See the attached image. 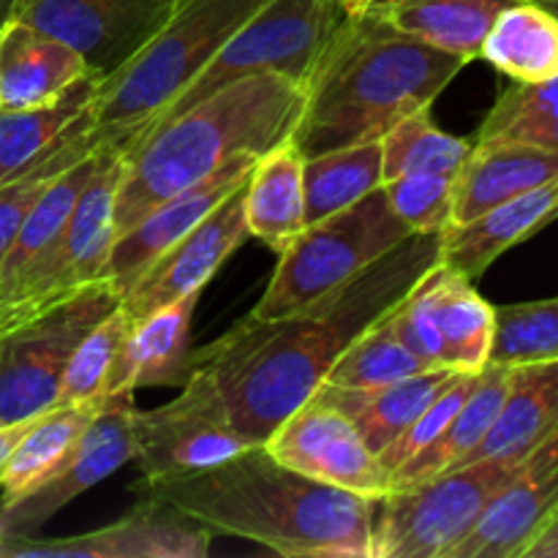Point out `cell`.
<instances>
[{
	"mask_svg": "<svg viewBox=\"0 0 558 558\" xmlns=\"http://www.w3.org/2000/svg\"><path fill=\"white\" fill-rule=\"evenodd\" d=\"M199 294H189L150 311L131 330L114 360L107 396L136 392L142 387H183L191 374V327Z\"/></svg>",
	"mask_w": 558,
	"mask_h": 558,
	"instance_id": "d6986e66",
	"label": "cell"
},
{
	"mask_svg": "<svg viewBox=\"0 0 558 558\" xmlns=\"http://www.w3.org/2000/svg\"><path fill=\"white\" fill-rule=\"evenodd\" d=\"M381 183V142H363L305 158V227L354 205Z\"/></svg>",
	"mask_w": 558,
	"mask_h": 558,
	"instance_id": "4dcf8cb0",
	"label": "cell"
},
{
	"mask_svg": "<svg viewBox=\"0 0 558 558\" xmlns=\"http://www.w3.org/2000/svg\"><path fill=\"white\" fill-rule=\"evenodd\" d=\"M396 216L414 234L441 232L452 221L456 178L447 174H401L381 183Z\"/></svg>",
	"mask_w": 558,
	"mask_h": 558,
	"instance_id": "74e56055",
	"label": "cell"
},
{
	"mask_svg": "<svg viewBox=\"0 0 558 558\" xmlns=\"http://www.w3.org/2000/svg\"><path fill=\"white\" fill-rule=\"evenodd\" d=\"M11 9H14V0H0V31L11 20Z\"/></svg>",
	"mask_w": 558,
	"mask_h": 558,
	"instance_id": "b9f144b4",
	"label": "cell"
},
{
	"mask_svg": "<svg viewBox=\"0 0 558 558\" xmlns=\"http://www.w3.org/2000/svg\"><path fill=\"white\" fill-rule=\"evenodd\" d=\"M104 140H107V136L98 129L85 131V134L65 142V145L60 147V150H54L52 156L41 158V161L33 163L31 169L16 174L14 180L0 185V265H3L5 254H9L16 234H20L22 221H25V216L31 213V207L36 205L38 196L44 194V189H47L63 169H69L71 163H76L80 158H85L87 153L96 150Z\"/></svg>",
	"mask_w": 558,
	"mask_h": 558,
	"instance_id": "8d00e7d4",
	"label": "cell"
},
{
	"mask_svg": "<svg viewBox=\"0 0 558 558\" xmlns=\"http://www.w3.org/2000/svg\"><path fill=\"white\" fill-rule=\"evenodd\" d=\"M480 60L521 85L558 76V16L537 0L507 5L485 36Z\"/></svg>",
	"mask_w": 558,
	"mask_h": 558,
	"instance_id": "f546056e",
	"label": "cell"
},
{
	"mask_svg": "<svg viewBox=\"0 0 558 558\" xmlns=\"http://www.w3.org/2000/svg\"><path fill=\"white\" fill-rule=\"evenodd\" d=\"M256 158L259 156H240L223 163L218 172L207 174L191 189L158 202L129 232L114 240L107 278L118 289L120 298L145 276V270L158 256L167 254L180 238H185L202 218L210 216L229 194H234L248 180Z\"/></svg>",
	"mask_w": 558,
	"mask_h": 558,
	"instance_id": "e0dca14e",
	"label": "cell"
},
{
	"mask_svg": "<svg viewBox=\"0 0 558 558\" xmlns=\"http://www.w3.org/2000/svg\"><path fill=\"white\" fill-rule=\"evenodd\" d=\"M430 303L441 341V365L458 374H480L490 363L496 308L474 289V281L436 262L428 270Z\"/></svg>",
	"mask_w": 558,
	"mask_h": 558,
	"instance_id": "d4e9b609",
	"label": "cell"
},
{
	"mask_svg": "<svg viewBox=\"0 0 558 558\" xmlns=\"http://www.w3.org/2000/svg\"><path fill=\"white\" fill-rule=\"evenodd\" d=\"M480 374H483V371H480ZM480 374H458L456 379L430 401V407L425 409V412L420 414V417L414 420V423L409 425L385 452H381V463H385L390 472H396V469L403 466L409 458H414L417 452H423L425 447L434 445V441L445 434L447 425L452 423V417H456L458 409L463 407L469 392L474 390Z\"/></svg>",
	"mask_w": 558,
	"mask_h": 558,
	"instance_id": "f35d334b",
	"label": "cell"
},
{
	"mask_svg": "<svg viewBox=\"0 0 558 558\" xmlns=\"http://www.w3.org/2000/svg\"><path fill=\"white\" fill-rule=\"evenodd\" d=\"M267 0H178L156 36L98 85L96 129L134 142Z\"/></svg>",
	"mask_w": 558,
	"mask_h": 558,
	"instance_id": "5b68a950",
	"label": "cell"
},
{
	"mask_svg": "<svg viewBox=\"0 0 558 558\" xmlns=\"http://www.w3.org/2000/svg\"><path fill=\"white\" fill-rule=\"evenodd\" d=\"M104 401L107 398L54 407L33 420L0 472V510L27 499L65 466Z\"/></svg>",
	"mask_w": 558,
	"mask_h": 558,
	"instance_id": "484cf974",
	"label": "cell"
},
{
	"mask_svg": "<svg viewBox=\"0 0 558 558\" xmlns=\"http://www.w3.org/2000/svg\"><path fill=\"white\" fill-rule=\"evenodd\" d=\"M537 3H543L545 9H548V11H554V14L558 16V0H537Z\"/></svg>",
	"mask_w": 558,
	"mask_h": 558,
	"instance_id": "7bdbcfd3",
	"label": "cell"
},
{
	"mask_svg": "<svg viewBox=\"0 0 558 558\" xmlns=\"http://www.w3.org/2000/svg\"><path fill=\"white\" fill-rule=\"evenodd\" d=\"M474 140H507L558 150V76L537 85L512 82L490 107Z\"/></svg>",
	"mask_w": 558,
	"mask_h": 558,
	"instance_id": "836d02e7",
	"label": "cell"
},
{
	"mask_svg": "<svg viewBox=\"0 0 558 558\" xmlns=\"http://www.w3.org/2000/svg\"><path fill=\"white\" fill-rule=\"evenodd\" d=\"M376 20L463 58L480 60L485 36L496 16L515 0H360Z\"/></svg>",
	"mask_w": 558,
	"mask_h": 558,
	"instance_id": "cb8c5ba5",
	"label": "cell"
},
{
	"mask_svg": "<svg viewBox=\"0 0 558 558\" xmlns=\"http://www.w3.org/2000/svg\"><path fill=\"white\" fill-rule=\"evenodd\" d=\"M213 532L172 507L142 496L109 526L65 539H0V558H205Z\"/></svg>",
	"mask_w": 558,
	"mask_h": 558,
	"instance_id": "5bb4252c",
	"label": "cell"
},
{
	"mask_svg": "<svg viewBox=\"0 0 558 558\" xmlns=\"http://www.w3.org/2000/svg\"><path fill=\"white\" fill-rule=\"evenodd\" d=\"M510 371L512 365H488L480 374L477 385L469 392V398L458 409L445 434L392 472L396 490L428 483V480L472 461V456L480 450V445H483L488 430L494 428L496 417H499L507 387H510Z\"/></svg>",
	"mask_w": 558,
	"mask_h": 558,
	"instance_id": "f1b7e54d",
	"label": "cell"
},
{
	"mask_svg": "<svg viewBox=\"0 0 558 558\" xmlns=\"http://www.w3.org/2000/svg\"><path fill=\"white\" fill-rule=\"evenodd\" d=\"M303 107V82L278 71H256L210 93L178 118L142 131L123 150L114 199L118 238L158 202L191 189L223 163L262 156L292 140Z\"/></svg>",
	"mask_w": 558,
	"mask_h": 558,
	"instance_id": "277c9868",
	"label": "cell"
},
{
	"mask_svg": "<svg viewBox=\"0 0 558 558\" xmlns=\"http://www.w3.org/2000/svg\"><path fill=\"white\" fill-rule=\"evenodd\" d=\"M305 156L294 140L262 153L243 185V213L251 238L281 254L305 229Z\"/></svg>",
	"mask_w": 558,
	"mask_h": 558,
	"instance_id": "603a6c76",
	"label": "cell"
},
{
	"mask_svg": "<svg viewBox=\"0 0 558 558\" xmlns=\"http://www.w3.org/2000/svg\"><path fill=\"white\" fill-rule=\"evenodd\" d=\"M456 376L458 371L430 368L425 374L409 376L392 385L365 387V390L322 385L316 396L341 409L360 430V436L368 441L371 450L381 456Z\"/></svg>",
	"mask_w": 558,
	"mask_h": 558,
	"instance_id": "4316f807",
	"label": "cell"
},
{
	"mask_svg": "<svg viewBox=\"0 0 558 558\" xmlns=\"http://www.w3.org/2000/svg\"><path fill=\"white\" fill-rule=\"evenodd\" d=\"M523 558H558V510L539 529V534L532 539V545H529Z\"/></svg>",
	"mask_w": 558,
	"mask_h": 558,
	"instance_id": "ab89813d",
	"label": "cell"
},
{
	"mask_svg": "<svg viewBox=\"0 0 558 558\" xmlns=\"http://www.w3.org/2000/svg\"><path fill=\"white\" fill-rule=\"evenodd\" d=\"M90 74L85 58L60 38L16 20L0 31V109L41 107Z\"/></svg>",
	"mask_w": 558,
	"mask_h": 558,
	"instance_id": "44dd1931",
	"label": "cell"
},
{
	"mask_svg": "<svg viewBox=\"0 0 558 558\" xmlns=\"http://www.w3.org/2000/svg\"><path fill=\"white\" fill-rule=\"evenodd\" d=\"M243 185L229 194L210 216L202 218L167 254L158 256L145 276L120 298L131 322H140L150 311L163 308L180 298L202 294L223 262L251 238L243 213Z\"/></svg>",
	"mask_w": 558,
	"mask_h": 558,
	"instance_id": "9a60e30c",
	"label": "cell"
},
{
	"mask_svg": "<svg viewBox=\"0 0 558 558\" xmlns=\"http://www.w3.org/2000/svg\"><path fill=\"white\" fill-rule=\"evenodd\" d=\"M129 461H136V401L134 392H118L107 396L65 466L27 499L0 510V539L33 537L65 505L112 477Z\"/></svg>",
	"mask_w": 558,
	"mask_h": 558,
	"instance_id": "4fadbf2b",
	"label": "cell"
},
{
	"mask_svg": "<svg viewBox=\"0 0 558 558\" xmlns=\"http://www.w3.org/2000/svg\"><path fill=\"white\" fill-rule=\"evenodd\" d=\"M174 5L178 0H14L11 20L74 47L104 82L156 36Z\"/></svg>",
	"mask_w": 558,
	"mask_h": 558,
	"instance_id": "7c38bea8",
	"label": "cell"
},
{
	"mask_svg": "<svg viewBox=\"0 0 558 558\" xmlns=\"http://www.w3.org/2000/svg\"><path fill=\"white\" fill-rule=\"evenodd\" d=\"M558 510V428L521 461L450 558H523Z\"/></svg>",
	"mask_w": 558,
	"mask_h": 558,
	"instance_id": "2e32d148",
	"label": "cell"
},
{
	"mask_svg": "<svg viewBox=\"0 0 558 558\" xmlns=\"http://www.w3.org/2000/svg\"><path fill=\"white\" fill-rule=\"evenodd\" d=\"M472 145L474 140L441 131L430 118V109H420L381 136L385 180L420 172L458 178Z\"/></svg>",
	"mask_w": 558,
	"mask_h": 558,
	"instance_id": "d6a6232c",
	"label": "cell"
},
{
	"mask_svg": "<svg viewBox=\"0 0 558 558\" xmlns=\"http://www.w3.org/2000/svg\"><path fill=\"white\" fill-rule=\"evenodd\" d=\"M251 445L232 425L210 381L191 368L178 398L136 409V461L142 483L191 477L245 452Z\"/></svg>",
	"mask_w": 558,
	"mask_h": 558,
	"instance_id": "30bf717a",
	"label": "cell"
},
{
	"mask_svg": "<svg viewBox=\"0 0 558 558\" xmlns=\"http://www.w3.org/2000/svg\"><path fill=\"white\" fill-rule=\"evenodd\" d=\"M466 60L392 31L360 0L305 82L292 140L305 158L381 142L401 120L434 107Z\"/></svg>",
	"mask_w": 558,
	"mask_h": 558,
	"instance_id": "3957f363",
	"label": "cell"
},
{
	"mask_svg": "<svg viewBox=\"0 0 558 558\" xmlns=\"http://www.w3.org/2000/svg\"><path fill=\"white\" fill-rule=\"evenodd\" d=\"M558 428V357L512 365L510 387L494 428L472 461L526 458ZM469 461V463H472Z\"/></svg>",
	"mask_w": 558,
	"mask_h": 558,
	"instance_id": "83f0119b",
	"label": "cell"
},
{
	"mask_svg": "<svg viewBox=\"0 0 558 558\" xmlns=\"http://www.w3.org/2000/svg\"><path fill=\"white\" fill-rule=\"evenodd\" d=\"M556 218L558 180L510 202H501L469 221L445 227L439 234V256L447 267L466 276L469 281H477L501 254L534 238Z\"/></svg>",
	"mask_w": 558,
	"mask_h": 558,
	"instance_id": "ac0fdd59",
	"label": "cell"
},
{
	"mask_svg": "<svg viewBox=\"0 0 558 558\" xmlns=\"http://www.w3.org/2000/svg\"><path fill=\"white\" fill-rule=\"evenodd\" d=\"M554 180H558V150L526 142L474 140L456 178L450 223L469 221Z\"/></svg>",
	"mask_w": 558,
	"mask_h": 558,
	"instance_id": "ffe728a7",
	"label": "cell"
},
{
	"mask_svg": "<svg viewBox=\"0 0 558 558\" xmlns=\"http://www.w3.org/2000/svg\"><path fill=\"white\" fill-rule=\"evenodd\" d=\"M412 234L379 185L354 205L308 223L292 245L278 254L270 283L248 316L276 319L305 308L352 281L360 270L374 265Z\"/></svg>",
	"mask_w": 558,
	"mask_h": 558,
	"instance_id": "8992f818",
	"label": "cell"
},
{
	"mask_svg": "<svg viewBox=\"0 0 558 558\" xmlns=\"http://www.w3.org/2000/svg\"><path fill=\"white\" fill-rule=\"evenodd\" d=\"M265 447L276 461L287 463L294 472L349 490L360 499L381 501L396 494L390 469L371 450L352 420L319 396L289 414L267 436Z\"/></svg>",
	"mask_w": 558,
	"mask_h": 558,
	"instance_id": "8fae6325",
	"label": "cell"
},
{
	"mask_svg": "<svg viewBox=\"0 0 558 558\" xmlns=\"http://www.w3.org/2000/svg\"><path fill=\"white\" fill-rule=\"evenodd\" d=\"M98 85L90 74L41 107L0 109V185L96 129Z\"/></svg>",
	"mask_w": 558,
	"mask_h": 558,
	"instance_id": "7402d4cb",
	"label": "cell"
},
{
	"mask_svg": "<svg viewBox=\"0 0 558 558\" xmlns=\"http://www.w3.org/2000/svg\"><path fill=\"white\" fill-rule=\"evenodd\" d=\"M118 305V289L104 278L0 341V425L33 420L58 407L71 352Z\"/></svg>",
	"mask_w": 558,
	"mask_h": 558,
	"instance_id": "9c48e42d",
	"label": "cell"
},
{
	"mask_svg": "<svg viewBox=\"0 0 558 558\" xmlns=\"http://www.w3.org/2000/svg\"><path fill=\"white\" fill-rule=\"evenodd\" d=\"M523 458H480L374 505L371 558H450Z\"/></svg>",
	"mask_w": 558,
	"mask_h": 558,
	"instance_id": "52a82bcc",
	"label": "cell"
},
{
	"mask_svg": "<svg viewBox=\"0 0 558 558\" xmlns=\"http://www.w3.org/2000/svg\"><path fill=\"white\" fill-rule=\"evenodd\" d=\"M349 11L352 0H267L150 125L178 118L210 93L256 71H278L305 85Z\"/></svg>",
	"mask_w": 558,
	"mask_h": 558,
	"instance_id": "ba28073f",
	"label": "cell"
},
{
	"mask_svg": "<svg viewBox=\"0 0 558 558\" xmlns=\"http://www.w3.org/2000/svg\"><path fill=\"white\" fill-rule=\"evenodd\" d=\"M129 330V314L123 311V305H118L85 332V338L76 343L65 363L58 407L107 398V381L112 376L114 360H118Z\"/></svg>",
	"mask_w": 558,
	"mask_h": 558,
	"instance_id": "e575fe53",
	"label": "cell"
},
{
	"mask_svg": "<svg viewBox=\"0 0 558 558\" xmlns=\"http://www.w3.org/2000/svg\"><path fill=\"white\" fill-rule=\"evenodd\" d=\"M36 420V417H33ZM33 420H22V423H11V425H0V472H3L5 461H9V456L14 452L16 441L25 436V430L31 428Z\"/></svg>",
	"mask_w": 558,
	"mask_h": 558,
	"instance_id": "60d3db41",
	"label": "cell"
},
{
	"mask_svg": "<svg viewBox=\"0 0 558 558\" xmlns=\"http://www.w3.org/2000/svg\"><path fill=\"white\" fill-rule=\"evenodd\" d=\"M213 534L245 539L287 558H371L374 505L316 483L276 461L265 445L191 474L140 483Z\"/></svg>",
	"mask_w": 558,
	"mask_h": 558,
	"instance_id": "7a4b0ae2",
	"label": "cell"
},
{
	"mask_svg": "<svg viewBox=\"0 0 558 558\" xmlns=\"http://www.w3.org/2000/svg\"><path fill=\"white\" fill-rule=\"evenodd\" d=\"M439 234H412L305 308L276 319L245 316L210 347L191 352V368L210 381L251 445H265L289 414L305 407L349 343L417 287L441 259Z\"/></svg>",
	"mask_w": 558,
	"mask_h": 558,
	"instance_id": "6da1fadb",
	"label": "cell"
},
{
	"mask_svg": "<svg viewBox=\"0 0 558 558\" xmlns=\"http://www.w3.org/2000/svg\"><path fill=\"white\" fill-rule=\"evenodd\" d=\"M434 365L412 352L398 338L392 311L365 327L357 338L347 347V352L336 360L327 374L325 385L347 387V390H365V387L392 385V381L409 379L430 371Z\"/></svg>",
	"mask_w": 558,
	"mask_h": 558,
	"instance_id": "1f68e13d",
	"label": "cell"
},
{
	"mask_svg": "<svg viewBox=\"0 0 558 558\" xmlns=\"http://www.w3.org/2000/svg\"><path fill=\"white\" fill-rule=\"evenodd\" d=\"M558 357V298L496 308L488 365H523Z\"/></svg>",
	"mask_w": 558,
	"mask_h": 558,
	"instance_id": "d590c367",
	"label": "cell"
}]
</instances>
